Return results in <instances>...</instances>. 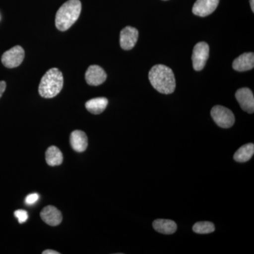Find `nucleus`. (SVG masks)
I'll return each mask as SVG.
<instances>
[{
  "mask_svg": "<svg viewBox=\"0 0 254 254\" xmlns=\"http://www.w3.org/2000/svg\"><path fill=\"white\" fill-rule=\"evenodd\" d=\"M163 1H168V0H163Z\"/></svg>",
  "mask_w": 254,
  "mask_h": 254,
  "instance_id": "obj_24",
  "label": "nucleus"
},
{
  "mask_svg": "<svg viewBox=\"0 0 254 254\" xmlns=\"http://www.w3.org/2000/svg\"><path fill=\"white\" fill-rule=\"evenodd\" d=\"M210 114L215 123L222 128H230L235 124V115L231 110L225 107L216 105L212 108Z\"/></svg>",
  "mask_w": 254,
  "mask_h": 254,
  "instance_id": "obj_4",
  "label": "nucleus"
},
{
  "mask_svg": "<svg viewBox=\"0 0 254 254\" xmlns=\"http://www.w3.org/2000/svg\"><path fill=\"white\" fill-rule=\"evenodd\" d=\"M209 52L210 48L205 42H200L195 45L191 58L193 67L195 71H201L205 67L209 58Z\"/></svg>",
  "mask_w": 254,
  "mask_h": 254,
  "instance_id": "obj_5",
  "label": "nucleus"
},
{
  "mask_svg": "<svg viewBox=\"0 0 254 254\" xmlns=\"http://www.w3.org/2000/svg\"><path fill=\"white\" fill-rule=\"evenodd\" d=\"M87 83L90 86H99L106 81L107 74L103 68L98 65H91L85 75Z\"/></svg>",
  "mask_w": 254,
  "mask_h": 254,
  "instance_id": "obj_9",
  "label": "nucleus"
},
{
  "mask_svg": "<svg viewBox=\"0 0 254 254\" xmlns=\"http://www.w3.org/2000/svg\"><path fill=\"white\" fill-rule=\"evenodd\" d=\"M215 226L210 222H198L193 226V231L197 234L205 235L215 231Z\"/></svg>",
  "mask_w": 254,
  "mask_h": 254,
  "instance_id": "obj_18",
  "label": "nucleus"
},
{
  "mask_svg": "<svg viewBox=\"0 0 254 254\" xmlns=\"http://www.w3.org/2000/svg\"><path fill=\"white\" fill-rule=\"evenodd\" d=\"M46 160L47 163L50 166L54 167L61 165L63 162V155L61 150L58 147L50 146L47 150L46 153Z\"/></svg>",
  "mask_w": 254,
  "mask_h": 254,
  "instance_id": "obj_17",
  "label": "nucleus"
},
{
  "mask_svg": "<svg viewBox=\"0 0 254 254\" xmlns=\"http://www.w3.org/2000/svg\"><path fill=\"white\" fill-rule=\"evenodd\" d=\"M254 153V143L242 145L234 155V159L238 163H246L252 158Z\"/></svg>",
  "mask_w": 254,
  "mask_h": 254,
  "instance_id": "obj_16",
  "label": "nucleus"
},
{
  "mask_svg": "<svg viewBox=\"0 0 254 254\" xmlns=\"http://www.w3.org/2000/svg\"><path fill=\"white\" fill-rule=\"evenodd\" d=\"M138 38V30L131 26H127L120 33V46L123 50H131L136 44Z\"/></svg>",
  "mask_w": 254,
  "mask_h": 254,
  "instance_id": "obj_8",
  "label": "nucleus"
},
{
  "mask_svg": "<svg viewBox=\"0 0 254 254\" xmlns=\"http://www.w3.org/2000/svg\"><path fill=\"white\" fill-rule=\"evenodd\" d=\"M235 96L244 111L250 114L254 113V97L253 92L250 88H240L236 92Z\"/></svg>",
  "mask_w": 254,
  "mask_h": 254,
  "instance_id": "obj_7",
  "label": "nucleus"
},
{
  "mask_svg": "<svg viewBox=\"0 0 254 254\" xmlns=\"http://www.w3.org/2000/svg\"><path fill=\"white\" fill-rule=\"evenodd\" d=\"M14 215L18 219L19 223H23L28 220V215L26 210H17L14 212Z\"/></svg>",
  "mask_w": 254,
  "mask_h": 254,
  "instance_id": "obj_19",
  "label": "nucleus"
},
{
  "mask_svg": "<svg viewBox=\"0 0 254 254\" xmlns=\"http://www.w3.org/2000/svg\"><path fill=\"white\" fill-rule=\"evenodd\" d=\"M234 69L237 71H246L252 69L254 66V54L245 53L234 60L232 64Z\"/></svg>",
  "mask_w": 254,
  "mask_h": 254,
  "instance_id": "obj_12",
  "label": "nucleus"
},
{
  "mask_svg": "<svg viewBox=\"0 0 254 254\" xmlns=\"http://www.w3.org/2000/svg\"><path fill=\"white\" fill-rule=\"evenodd\" d=\"M150 83L159 93L171 94L176 88L173 70L163 64H157L150 69L148 75Z\"/></svg>",
  "mask_w": 254,
  "mask_h": 254,
  "instance_id": "obj_1",
  "label": "nucleus"
},
{
  "mask_svg": "<svg viewBox=\"0 0 254 254\" xmlns=\"http://www.w3.org/2000/svg\"><path fill=\"white\" fill-rule=\"evenodd\" d=\"M81 11L79 0H68L58 9L55 17V25L58 30L65 31L69 29L77 21Z\"/></svg>",
  "mask_w": 254,
  "mask_h": 254,
  "instance_id": "obj_2",
  "label": "nucleus"
},
{
  "mask_svg": "<svg viewBox=\"0 0 254 254\" xmlns=\"http://www.w3.org/2000/svg\"><path fill=\"white\" fill-rule=\"evenodd\" d=\"M219 4V0H197L193 4V14L200 17H205L216 9Z\"/></svg>",
  "mask_w": 254,
  "mask_h": 254,
  "instance_id": "obj_10",
  "label": "nucleus"
},
{
  "mask_svg": "<svg viewBox=\"0 0 254 254\" xmlns=\"http://www.w3.org/2000/svg\"><path fill=\"white\" fill-rule=\"evenodd\" d=\"M70 143L75 151L83 152L88 147V138L83 131L76 130L71 133Z\"/></svg>",
  "mask_w": 254,
  "mask_h": 254,
  "instance_id": "obj_13",
  "label": "nucleus"
},
{
  "mask_svg": "<svg viewBox=\"0 0 254 254\" xmlns=\"http://www.w3.org/2000/svg\"><path fill=\"white\" fill-rule=\"evenodd\" d=\"M6 82L4 81H0V98L2 96L3 93L6 89Z\"/></svg>",
  "mask_w": 254,
  "mask_h": 254,
  "instance_id": "obj_21",
  "label": "nucleus"
},
{
  "mask_svg": "<svg viewBox=\"0 0 254 254\" xmlns=\"http://www.w3.org/2000/svg\"><path fill=\"white\" fill-rule=\"evenodd\" d=\"M108 105V100L107 98H95L88 100L86 103V108L90 113L93 115H99L104 112Z\"/></svg>",
  "mask_w": 254,
  "mask_h": 254,
  "instance_id": "obj_15",
  "label": "nucleus"
},
{
  "mask_svg": "<svg viewBox=\"0 0 254 254\" xmlns=\"http://www.w3.org/2000/svg\"><path fill=\"white\" fill-rule=\"evenodd\" d=\"M38 199H39V195L38 194H37V193H32V194L28 195L26 196L25 201H26V204L33 205L38 201Z\"/></svg>",
  "mask_w": 254,
  "mask_h": 254,
  "instance_id": "obj_20",
  "label": "nucleus"
},
{
  "mask_svg": "<svg viewBox=\"0 0 254 254\" xmlns=\"http://www.w3.org/2000/svg\"><path fill=\"white\" fill-rule=\"evenodd\" d=\"M25 52L22 47L16 46L5 52L1 56V63L6 68L17 67L24 59Z\"/></svg>",
  "mask_w": 254,
  "mask_h": 254,
  "instance_id": "obj_6",
  "label": "nucleus"
},
{
  "mask_svg": "<svg viewBox=\"0 0 254 254\" xmlns=\"http://www.w3.org/2000/svg\"><path fill=\"white\" fill-rule=\"evenodd\" d=\"M153 228L155 231L164 234V235H172L177 231V226L175 222L170 220L158 219L153 223Z\"/></svg>",
  "mask_w": 254,
  "mask_h": 254,
  "instance_id": "obj_14",
  "label": "nucleus"
},
{
  "mask_svg": "<svg viewBox=\"0 0 254 254\" xmlns=\"http://www.w3.org/2000/svg\"><path fill=\"white\" fill-rule=\"evenodd\" d=\"M251 8H252V11H254V0H250Z\"/></svg>",
  "mask_w": 254,
  "mask_h": 254,
  "instance_id": "obj_23",
  "label": "nucleus"
},
{
  "mask_svg": "<svg viewBox=\"0 0 254 254\" xmlns=\"http://www.w3.org/2000/svg\"><path fill=\"white\" fill-rule=\"evenodd\" d=\"M42 220L51 226L59 225L63 220V215L58 208L48 205L43 209L41 213Z\"/></svg>",
  "mask_w": 254,
  "mask_h": 254,
  "instance_id": "obj_11",
  "label": "nucleus"
},
{
  "mask_svg": "<svg viewBox=\"0 0 254 254\" xmlns=\"http://www.w3.org/2000/svg\"><path fill=\"white\" fill-rule=\"evenodd\" d=\"M63 85V73L58 68H52L41 78L38 91L43 98H53L59 94Z\"/></svg>",
  "mask_w": 254,
  "mask_h": 254,
  "instance_id": "obj_3",
  "label": "nucleus"
},
{
  "mask_svg": "<svg viewBox=\"0 0 254 254\" xmlns=\"http://www.w3.org/2000/svg\"><path fill=\"white\" fill-rule=\"evenodd\" d=\"M43 254H60V253L53 250H46L43 252Z\"/></svg>",
  "mask_w": 254,
  "mask_h": 254,
  "instance_id": "obj_22",
  "label": "nucleus"
}]
</instances>
